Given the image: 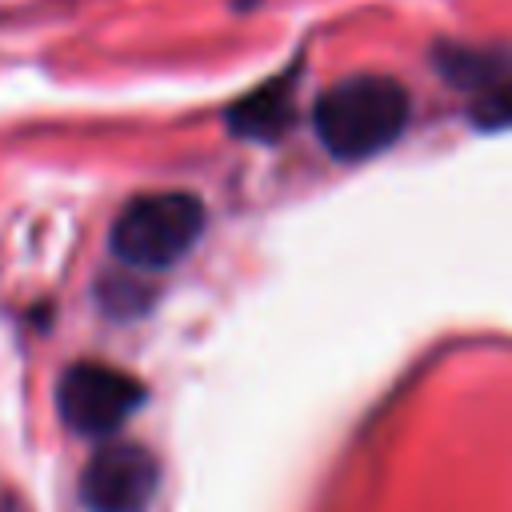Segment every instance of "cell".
<instances>
[{"instance_id": "cell-7", "label": "cell", "mask_w": 512, "mask_h": 512, "mask_svg": "<svg viewBox=\"0 0 512 512\" xmlns=\"http://www.w3.org/2000/svg\"><path fill=\"white\" fill-rule=\"evenodd\" d=\"M472 120L480 128H512V76H496L476 92Z\"/></svg>"}, {"instance_id": "cell-2", "label": "cell", "mask_w": 512, "mask_h": 512, "mask_svg": "<svg viewBox=\"0 0 512 512\" xmlns=\"http://www.w3.org/2000/svg\"><path fill=\"white\" fill-rule=\"evenodd\" d=\"M204 232V204L192 192H144L112 224V252L132 268H172Z\"/></svg>"}, {"instance_id": "cell-4", "label": "cell", "mask_w": 512, "mask_h": 512, "mask_svg": "<svg viewBox=\"0 0 512 512\" xmlns=\"http://www.w3.org/2000/svg\"><path fill=\"white\" fill-rule=\"evenodd\" d=\"M160 488V464L144 444L116 440L88 456L80 500L88 512H144Z\"/></svg>"}, {"instance_id": "cell-3", "label": "cell", "mask_w": 512, "mask_h": 512, "mask_svg": "<svg viewBox=\"0 0 512 512\" xmlns=\"http://www.w3.org/2000/svg\"><path fill=\"white\" fill-rule=\"evenodd\" d=\"M144 404V384L124 368L80 360L56 384V408L80 436H112Z\"/></svg>"}, {"instance_id": "cell-5", "label": "cell", "mask_w": 512, "mask_h": 512, "mask_svg": "<svg viewBox=\"0 0 512 512\" xmlns=\"http://www.w3.org/2000/svg\"><path fill=\"white\" fill-rule=\"evenodd\" d=\"M292 112H296V72H280L228 108V128L244 140H276L292 124Z\"/></svg>"}, {"instance_id": "cell-1", "label": "cell", "mask_w": 512, "mask_h": 512, "mask_svg": "<svg viewBox=\"0 0 512 512\" xmlns=\"http://www.w3.org/2000/svg\"><path fill=\"white\" fill-rule=\"evenodd\" d=\"M412 100L392 76H352L316 100V136L336 160H364L384 152L408 124Z\"/></svg>"}, {"instance_id": "cell-6", "label": "cell", "mask_w": 512, "mask_h": 512, "mask_svg": "<svg viewBox=\"0 0 512 512\" xmlns=\"http://www.w3.org/2000/svg\"><path fill=\"white\" fill-rule=\"evenodd\" d=\"M440 68H444V76H452L456 84H476V88H484V84H492L496 76H504L500 64H496V56L468 52V48H448V52H440Z\"/></svg>"}]
</instances>
